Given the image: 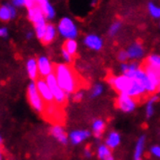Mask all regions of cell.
Listing matches in <instances>:
<instances>
[{
  "mask_svg": "<svg viewBox=\"0 0 160 160\" xmlns=\"http://www.w3.org/2000/svg\"><path fill=\"white\" fill-rule=\"evenodd\" d=\"M38 6H40V8L42 9V11H43L46 18H48V20H52V18H54V16H55L54 8L50 3L49 0H46V1H44L42 4L38 5Z\"/></svg>",
  "mask_w": 160,
  "mask_h": 160,
  "instance_id": "21",
  "label": "cell"
},
{
  "mask_svg": "<svg viewBox=\"0 0 160 160\" xmlns=\"http://www.w3.org/2000/svg\"><path fill=\"white\" fill-rule=\"evenodd\" d=\"M146 147V136L142 135L137 141L134 150V160H143V154Z\"/></svg>",
  "mask_w": 160,
  "mask_h": 160,
  "instance_id": "18",
  "label": "cell"
},
{
  "mask_svg": "<svg viewBox=\"0 0 160 160\" xmlns=\"http://www.w3.org/2000/svg\"><path fill=\"white\" fill-rule=\"evenodd\" d=\"M17 16L16 7L13 4H4L0 6V21L9 22Z\"/></svg>",
  "mask_w": 160,
  "mask_h": 160,
  "instance_id": "10",
  "label": "cell"
},
{
  "mask_svg": "<svg viewBox=\"0 0 160 160\" xmlns=\"http://www.w3.org/2000/svg\"><path fill=\"white\" fill-rule=\"evenodd\" d=\"M58 31L66 40L76 39L79 33L77 24L68 17H64L59 21L58 24Z\"/></svg>",
  "mask_w": 160,
  "mask_h": 160,
  "instance_id": "3",
  "label": "cell"
},
{
  "mask_svg": "<svg viewBox=\"0 0 160 160\" xmlns=\"http://www.w3.org/2000/svg\"><path fill=\"white\" fill-rule=\"evenodd\" d=\"M37 63H38L39 74L42 78H47L49 75L53 73L54 67L47 56H40V58L37 59Z\"/></svg>",
  "mask_w": 160,
  "mask_h": 160,
  "instance_id": "9",
  "label": "cell"
},
{
  "mask_svg": "<svg viewBox=\"0 0 160 160\" xmlns=\"http://www.w3.org/2000/svg\"><path fill=\"white\" fill-rule=\"evenodd\" d=\"M119 144H120V135L118 132H116V131L110 132L106 138V146L112 149L118 148Z\"/></svg>",
  "mask_w": 160,
  "mask_h": 160,
  "instance_id": "20",
  "label": "cell"
},
{
  "mask_svg": "<svg viewBox=\"0 0 160 160\" xmlns=\"http://www.w3.org/2000/svg\"><path fill=\"white\" fill-rule=\"evenodd\" d=\"M97 1H98V0H92V3H91V5H92V6H94V5H96Z\"/></svg>",
  "mask_w": 160,
  "mask_h": 160,
  "instance_id": "38",
  "label": "cell"
},
{
  "mask_svg": "<svg viewBox=\"0 0 160 160\" xmlns=\"http://www.w3.org/2000/svg\"><path fill=\"white\" fill-rule=\"evenodd\" d=\"M27 98H28V101H29L30 106L36 112L42 114V112H44L46 104L43 101L38 89H37L36 82H30L29 86H28V88H27Z\"/></svg>",
  "mask_w": 160,
  "mask_h": 160,
  "instance_id": "5",
  "label": "cell"
},
{
  "mask_svg": "<svg viewBox=\"0 0 160 160\" xmlns=\"http://www.w3.org/2000/svg\"><path fill=\"white\" fill-rule=\"evenodd\" d=\"M158 97L156 95L152 96L148 101L147 102V106H146V115L148 118H150L153 116V112H154V104L157 102Z\"/></svg>",
  "mask_w": 160,
  "mask_h": 160,
  "instance_id": "25",
  "label": "cell"
},
{
  "mask_svg": "<svg viewBox=\"0 0 160 160\" xmlns=\"http://www.w3.org/2000/svg\"><path fill=\"white\" fill-rule=\"evenodd\" d=\"M32 36H33V33H32L31 31H29V32H27V33H26V38H27V39H31V38H32Z\"/></svg>",
  "mask_w": 160,
  "mask_h": 160,
  "instance_id": "37",
  "label": "cell"
},
{
  "mask_svg": "<svg viewBox=\"0 0 160 160\" xmlns=\"http://www.w3.org/2000/svg\"><path fill=\"white\" fill-rule=\"evenodd\" d=\"M90 136V132L88 130H75L72 131L69 135V140L72 145H79L86 141Z\"/></svg>",
  "mask_w": 160,
  "mask_h": 160,
  "instance_id": "13",
  "label": "cell"
},
{
  "mask_svg": "<svg viewBox=\"0 0 160 160\" xmlns=\"http://www.w3.org/2000/svg\"><path fill=\"white\" fill-rule=\"evenodd\" d=\"M44 115V118L49 120L50 122H52L54 124H61L63 120V112L61 109V106L56 104L55 102L51 103V104H46L44 112H42Z\"/></svg>",
  "mask_w": 160,
  "mask_h": 160,
  "instance_id": "6",
  "label": "cell"
},
{
  "mask_svg": "<svg viewBox=\"0 0 160 160\" xmlns=\"http://www.w3.org/2000/svg\"><path fill=\"white\" fill-rule=\"evenodd\" d=\"M61 55H62V58H63V59L66 61L67 63H70L71 61H72V58L73 56L70 54V53H68L66 51H65L64 49H62V52H61Z\"/></svg>",
  "mask_w": 160,
  "mask_h": 160,
  "instance_id": "32",
  "label": "cell"
},
{
  "mask_svg": "<svg viewBox=\"0 0 160 160\" xmlns=\"http://www.w3.org/2000/svg\"><path fill=\"white\" fill-rule=\"evenodd\" d=\"M8 36V29L4 26H0V37L1 38H6Z\"/></svg>",
  "mask_w": 160,
  "mask_h": 160,
  "instance_id": "35",
  "label": "cell"
},
{
  "mask_svg": "<svg viewBox=\"0 0 160 160\" xmlns=\"http://www.w3.org/2000/svg\"><path fill=\"white\" fill-rule=\"evenodd\" d=\"M145 63L149 65V66L153 67V68L160 70V55H158V54L148 55L146 59V61H145Z\"/></svg>",
  "mask_w": 160,
  "mask_h": 160,
  "instance_id": "26",
  "label": "cell"
},
{
  "mask_svg": "<svg viewBox=\"0 0 160 160\" xmlns=\"http://www.w3.org/2000/svg\"><path fill=\"white\" fill-rule=\"evenodd\" d=\"M103 91H104V88H103L102 84H100V83L94 84L90 89V97L91 98L98 97L103 93Z\"/></svg>",
  "mask_w": 160,
  "mask_h": 160,
  "instance_id": "28",
  "label": "cell"
},
{
  "mask_svg": "<svg viewBox=\"0 0 160 160\" xmlns=\"http://www.w3.org/2000/svg\"><path fill=\"white\" fill-rule=\"evenodd\" d=\"M126 51L129 56V59H140V58H142L145 54L144 47L138 42L131 44Z\"/></svg>",
  "mask_w": 160,
  "mask_h": 160,
  "instance_id": "12",
  "label": "cell"
},
{
  "mask_svg": "<svg viewBox=\"0 0 160 160\" xmlns=\"http://www.w3.org/2000/svg\"><path fill=\"white\" fill-rule=\"evenodd\" d=\"M120 28H121V23L119 22H116L114 23H112V25L109 28V35L111 37L116 36L119 32Z\"/></svg>",
  "mask_w": 160,
  "mask_h": 160,
  "instance_id": "29",
  "label": "cell"
},
{
  "mask_svg": "<svg viewBox=\"0 0 160 160\" xmlns=\"http://www.w3.org/2000/svg\"><path fill=\"white\" fill-rule=\"evenodd\" d=\"M47 23L46 20H43L41 22H38L34 23V29H35V33H36V36L37 38L39 40H42V38L44 37V34H45V31H46V28H47Z\"/></svg>",
  "mask_w": 160,
  "mask_h": 160,
  "instance_id": "24",
  "label": "cell"
},
{
  "mask_svg": "<svg viewBox=\"0 0 160 160\" xmlns=\"http://www.w3.org/2000/svg\"><path fill=\"white\" fill-rule=\"evenodd\" d=\"M82 98H83V92L82 91V89L81 90H78V91H76V92L74 93V96H73L74 101L80 102V101L82 100Z\"/></svg>",
  "mask_w": 160,
  "mask_h": 160,
  "instance_id": "33",
  "label": "cell"
},
{
  "mask_svg": "<svg viewBox=\"0 0 160 160\" xmlns=\"http://www.w3.org/2000/svg\"><path fill=\"white\" fill-rule=\"evenodd\" d=\"M27 16H28V18H29V21L32 22L33 23L41 22L43 20H47L43 11H42V9L38 5H35V6L28 9Z\"/></svg>",
  "mask_w": 160,
  "mask_h": 160,
  "instance_id": "15",
  "label": "cell"
},
{
  "mask_svg": "<svg viewBox=\"0 0 160 160\" xmlns=\"http://www.w3.org/2000/svg\"><path fill=\"white\" fill-rule=\"evenodd\" d=\"M83 43L88 49L93 51H100L103 48V40L101 39V37L95 34H88L86 36Z\"/></svg>",
  "mask_w": 160,
  "mask_h": 160,
  "instance_id": "11",
  "label": "cell"
},
{
  "mask_svg": "<svg viewBox=\"0 0 160 160\" xmlns=\"http://www.w3.org/2000/svg\"><path fill=\"white\" fill-rule=\"evenodd\" d=\"M68 53H70L72 56H74L78 52V43L75 39H69L66 40L63 45V48Z\"/></svg>",
  "mask_w": 160,
  "mask_h": 160,
  "instance_id": "23",
  "label": "cell"
},
{
  "mask_svg": "<svg viewBox=\"0 0 160 160\" xmlns=\"http://www.w3.org/2000/svg\"><path fill=\"white\" fill-rule=\"evenodd\" d=\"M12 4L15 7L21 8L22 6H25V0H12Z\"/></svg>",
  "mask_w": 160,
  "mask_h": 160,
  "instance_id": "34",
  "label": "cell"
},
{
  "mask_svg": "<svg viewBox=\"0 0 160 160\" xmlns=\"http://www.w3.org/2000/svg\"><path fill=\"white\" fill-rule=\"evenodd\" d=\"M56 33H58V28L52 23H48L47 28H46V31H45V34H44V37L41 40L42 43L45 45L51 44L55 39Z\"/></svg>",
  "mask_w": 160,
  "mask_h": 160,
  "instance_id": "16",
  "label": "cell"
},
{
  "mask_svg": "<svg viewBox=\"0 0 160 160\" xmlns=\"http://www.w3.org/2000/svg\"><path fill=\"white\" fill-rule=\"evenodd\" d=\"M158 91H159V93H160V87H159V88H158Z\"/></svg>",
  "mask_w": 160,
  "mask_h": 160,
  "instance_id": "40",
  "label": "cell"
},
{
  "mask_svg": "<svg viewBox=\"0 0 160 160\" xmlns=\"http://www.w3.org/2000/svg\"><path fill=\"white\" fill-rule=\"evenodd\" d=\"M117 107L123 112H132L137 106V100L127 94H118L117 98Z\"/></svg>",
  "mask_w": 160,
  "mask_h": 160,
  "instance_id": "7",
  "label": "cell"
},
{
  "mask_svg": "<svg viewBox=\"0 0 160 160\" xmlns=\"http://www.w3.org/2000/svg\"><path fill=\"white\" fill-rule=\"evenodd\" d=\"M51 134L58 141L59 143L66 145L68 142L69 136H67L66 132L64 131L63 127L60 124H54L51 128Z\"/></svg>",
  "mask_w": 160,
  "mask_h": 160,
  "instance_id": "14",
  "label": "cell"
},
{
  "mask_svg": "<svg viewBox=\"0 0 160 160\" xmlns=\"http://www.w3.org/2000/svg\"><path fill=\"white\" fill-rule=\"evenodd\" d=\"M150 153L154 157L160 159V146H153L150 148Z\"/></svg>",
  "mask_w": 160,
  "mask_h": 160,
  "instance_id": "31",
  "label": "cell"
},
{
  "mask_svg": "<svg viewBox=\"0 0 160 160\" xmlns=\"http://www.w3.org/2000/svg\"><path fill=\"white\" fill-rule=\"evenodd\" d=\"M118 59L122 62V63H125L128 59H129V56L127 53V51H120L118 54Z\"/></svg>",
  "mask_w": 160,
  "mask_h": 160,
  "instance_id": "30",
  "label": "cell"
},
{
  "mask_svg": "<svg viewBox=\"0 0 160 160\" xmlns=\"http://www.w3.org/2000/svg\"><path fill=\"white\" fill-rule=\"evenodd\" d=\"M0 160H1V152H0Z\"/></svg>",
  "mask_w": 160,
  "mask_h": 160,
  "instance_id": "39",
  "label": "cell"
},
{
  "mask_svg": "<svg viewBox=\"0 0 160 160\" xmlns=\"http://www.w3.org/2000/svg\"><path fill=\"white\" fill-rule=\"evenodd\" d=\"M108 83L114 88L116 91H118L119 94H127L130 92L132 88L135 80L129 78L126 75H119V76H109Z\"/></svg>",
  "mask_w": 160,
  "mask_h": 160,
  "instance_id": "2",
  "label": "cell"
},
{
  "mask_svg": "<svg viewBox=\"0 0 160 160\" xmlns=\"http://www.w3.org/2000/svg\"><path fill=\"white\" fill-rule=\"evenodd\" d=\"M45 80H46L47 83H48V86L50 87V88L52 92L54 102L61 107L64 106L65 103L67 102V95L68 94L59 87L58 80H56V78H55L54 73L49 75L48 77L45 78Z\"/></svg>",
  "mask_w": 160,
  "mask_h": 160,
  "instance_id": "4",
  "label": "cell"
},
{
  "mask_svg": "<svg viewBox=\"0 0 160 160\" xmlns=\"http://www.w3.org/2000/svg\"><path fill=\"white\" fill-rule=\"evenodd\" d=\"M148 10L149 15L154 18H160V6L154 4L153 2H149L148 5Z\"/></svg>",
  "mask_w": 160,
  "mask_h": 160,
  "instance_id": "27",
  "label": "cell"
},
{
  "mask_svg": "<svg viewBox=\"0 0 160 160\" xmlns=\"http://www.w3.org/2000/svg\"><path fill=\"white\" fill-rule=\"evenodd\" d=\"M105 126H106L105 122L102 119H95L93 121L92 132L94 135H95V137H97V138L101 137V135L103 134V132H104V130H105Z\"/></svg>",
  "mask_w": 160,
  "mask_h": 160,
  "instance_id": "22",
  "label": "cell"
},
{
  "mask_svg": "<svg viewBox=\"0 0 160 160\" xmlns=\"http://www.w3.org/2000/svg\"><path fill=\"white\" fill-rule=\"evenodd\" d=\"M97 156L100 160H115L111 148L106 145H100L97 148Z\"/></svg>",
  "mask_w": 160,
  "mask_h": 160,
  "instance_id": "19",
  "label": "cell"
},
{
  "mask_svg": "<svg viewBox=\"0 0 160 160\" xmlns=\"http://www.w3.org/2000/svg\"><path fill=\"white\" fill-rule=\"evenodd\" d=\"M35 82H36L37 89H38L43 101L45 102V104H51V103H53L54 98L52 95V92L50 87L48 86V83H47L46 80L44 78H38Z\"/></svg>",
  "mask_w": 160,
  "mask_h": 160,
  "instance_id": "8",
  "label": "cell"
},
{
  "mask_svg": "<svg viewBox=\"0 0 160 160\" xmlns=\"http://www.w3.org/2000/svg\"><path fill=\"white\" fill-rule=\"evenodd\" d=\"M84 155H86L87 157H90V156L92 155L91 150H90L88 148H86V150H84Z\"/></svg>",
  "mask_w": 160,
  "mask_h": 160,
  "instance_id": "36",
  "label": "cell"
},
{
  "mask_svg": "<svg viewBox=\"0 0 160 160\" xmlns=\"http://www.w3.org/2000/svg\"><path fill=\"white\" fill-rule=\"evenodd\" d=\"M26 70L29 78L33 81H37L39 75V70H38V63H37V60L35 58L28 59L26 63Z\"/></svg>",
  "mask_w": 160,
  "mask_h": 160,
  "instance_id": "17",
  "label": "cell"
},
{
  "mask_svg": "<svg viewBox=\"0 0 160 160\" xmlns=\"http://www.w3.org/2000/svg\"><path fill=\"white\" fill-rule=\"evenodd\" d=\"M59 87L67 94L75 93L82 88V78L79 76L72 66L65 63H59L54 66L53 71Z\"/></svg>",
  "mask_w": 160,
  "mask_h": 160,
  "instance_id": "1",
  "label": "cell"
}]
</instances>
